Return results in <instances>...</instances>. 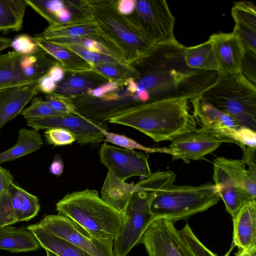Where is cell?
I'll use <instances>...</instances> for the list:
<instances>
[{"instance_id": "obj_1", "label": "cell", "mask_w": 256, "mask_h": 256, "mask_svg": "<svg viewBox=\"0 0 256 256\" xmlns=\"http://www.w3.org/2000/svg\"><path fill=\"white\" fill-rule=\"evenodd\" d=\"M186 46L176 38L154 46L138 62L142 70L138 86L148 92L150 101L188 100L200 96L212 84L218 72L189 68L184 58Z\"/></svg>"}, {"instance_id": "obj_2", "label": "cell", "mask_w": 256, "mask_h": 256, "mask_svg": "<svg viewBox=\"0 0 256 256\" xmlns=\"http://www.w3.org/2000/svg\"><path fill=\"white\" fill-rule=\"evenodd\" d=\"M108 121L132 128L156 142L172 141L198 128L190 112L188 100L182 98L140 104L111 117Z\"/></svg>"}, {"instance_id": "obj_3", "label": "cell", "mask_w": 256, "mask_h": 256, "mask_svg": "<svg viewBox=\"0 0 256 256\" xmlns=\"http://www.w3.org/2000/svg\"><path fill=\"white\" fill-rule=\"evenodd\" d=\"M176 174L172 170L158 171L135 184L122 214L120 232L114 240V256H127L156 218L151 204L160 190L174 184Z\"/></svg>"}, {"instance_id": "obj_4", "label": "cell", "mask_w": 256, "mask_h": 256, "mask_svg": "<svg viewBox=\"0 0 256 256\" xmlns=\"http://www.w3.org/2000/svg\"><path fill=\"white\" fill-rule=\"evenodd\" d=\"M82 2L102 32L118 48L126 64H137L156 46L130 16L118 12L116 0Z\"/></svg>"}, {"instance_id": "obj_5", "label": "cell", "mask_w": 256, "mask_h": 256, "mask_svg": "<svg viewBox=\"0 0 256 256\" xmlns=\"http://www.w3.org/2000/svg\"><path fill=\"white\" fill-rule=\"evenodd\" d=\"M56 210L102 240H114L121 230L122 214L95 190L68 194L57 202Z\"/></svg>"}, {"instance_id": "obj_6", "label": "cell", "mask_w": 256, "mask_h": 256, "mask_svg": "<svg viewBox=\"0 0 256 256\" xmlns=\"http://www.w3.org/2000/svg\"><path fill=\"white\" fill-rule=\"evenodd\" d=\"M200 98L240 126L256 131V86L240 74L218 73Z\"/></svg>"}, {"instance_id": "obj_7", "label": "cell", "mask_w": 256, "mask_h": 256, "mask_svg": "<svg viewBox=\"0 0 256 256\" xmlns=\"http://www.w3.org/2000/svg\"><path fill=\"white\" fill-rule=\"evenodd\" d=\"M220 198L214 184L198 186L172 184L157 192L151 210L156 220L165 218L176 222L206 211Z\"/></svg>"}, {"instance_id": "obj_8", "label": "cell", "mask_w": 256, "mask_h": 256, "mask_svg": "<svg viewBox=\"0 0 256 256\" xmlns=\"http://www.w3.org/2000/svg\"><path fill=\"white\" fill-rule=\"evenodd\" d=\"M175 223L162 218L149 226L140 242L149 256H217L199 240L188 224L178 230Z\"/></svg>"}, {"instance_id": "obj_9", "label": "cell", "mask_w": 256, "mask_h": 256, "mask_svg": "<svg viewBox=\"0 0 256 256\" xmlns=\"http://www.w3.org/2000/svg\"><path fill=\"white\" fill-rule=\"evenodd\" d=\"M59 64L40 49L23 55L12 50L0 54V88L38 82L54 65Z\"/></svg>"}, {"instance_id": "obj_10", "label": "cell", "mask_w": 256, "mask_h": 256, "mask_svg": "<svg viewBox=\"0 0 256 256\" xmlns=\"http://www.w3.org/2000/svg\"><path fill=\"white\" fill-rule=\"evenodd\" d=\"M40 228L84 250L92 256H114V240L98 238L70 218L47 214L38 223L27 226Z\"/></svg>"}, {"instance_id": "obj_11", "label": "cell", "mask_w": 256, "mask_h": 256, "mask_svg": "<svg viewBox=\"0 0 256 256\" xmlns=\"http://www.w3.org/2000/svg\"><path fill=\"white\" fill-rule=\"evenodd\" d=\"M129 16L155 45L175 38V18L164 0H136L135 10Z\"/></svg>"}, {"instance_id": "obj_12", "label": "cell", "mask_w": 256, "mask_h": 256, "mask_svg": "<svg viewBox=\"0 0 256 256\" xmlns=\"http://www.w3.org/2000/svg\"><path fill=\"white\" fill-rule=\"evenodd\" d=\"M101 163L116 179L126 180L133 176L144 178L152 174L148 156L135 150H127L104 143L99 150Z\"/></svg>"}, {"instance_id": "obj_13", "label": "cell", "mask_w": 256, "mask_h": 256, "mask_svg": "<svg viewBox=\"0 0 256 256\" xmlns=\"http://www.w3.org/2000/svg\"><path fill=\"white\" fill-rule=\"evenodd\" d=\"M198 126L195 131L239 146L240 126L235 120L202 100L200 96L190 100Z\"/></svg>"}, {"instance_id": "obj_14", "label": "cell", "mask_w": 256, "mask_h": 256, "mask_svg": "<svg viewBox=\"0 0 256 256\" xmlns=\"http://www.w3.org/2000/svg\"><path fill=\"white\" fill-rule=\"evenodd\" d=\"M28 126L38 130L60 128L73 134L80 145L96 146L104 140L106 125L98 120L72 114L26 120Z\"/></svg>"}, {"instance_id": "obj_15", "label": "cell", "mask_w": 256, "mask_h": 256, "mask_svg": "<svg viewBox=\"0 0 256 256\" xmlns=\"http://www.w3.org/2000/svg\"><path fill=\"white\" fill-rule=\"evenodd\" d=\"M36 36L46 40L61 38H90L98 42L126 62L118 48L102 32L91 15L67 22L49 26L42 33Z\"/></svg>"}, {"instance_id": "obj_16", "label": "cell", "mask_w": 256, "mask_h": 256, "mask_svg": "<svg viewBox=\"0 0 256 256\" xmlns=\"http://www.w3.org/2000/svg\"><path fill=\"white\" fill-rule=\"evenodd\" d=\"M213 170L216 186L242 188L256 198V170L248 168L242 159L218 157Z\"/></svg>"}, {"instance_id": "obj_17", "label": "cell", "mask_w": 256, "mask_h": 256, "mask_svg": "<svg viewBox=\"0 0 256 256\" xmlns=\"http://www.w3.org/2000/svg\"><path fill=\"white\" fill-rule=\"evenodd\" d=\"M222 143L212 136L194 131L177 136L171 141L168 148L172 152L173 160L180 159L188 164L192 160L204 159Z\"/></svg>"}, {"instance_id": "obj_18", "label": "cell", "mask_w": 256, "mask_h": 256, "mask_svg": "<svg viewBox=\"0 0 256 256\" xmlns=\"http://www.w3.org/2000/svg\"><path fill=\"white\" fill-rule=\"evenodd\" d=\"M211 42L219 66V74L240 73L244 50L238 38L232 32H219L211 35Z\"/></svg>"}, {"instance_id": "obj_19", "label": "cell", "mask_w": 256, "mask_h": 256, "mask_svg": "<svg viewBox=\"0 0 256 256\" xmlns=\"http://www.w3.org/2000/svg\"><path fill=\"white\" fill-rule=\"evenodd\" d=\"M38 82L0 88V130L37 94Z\"/></svg>"}, {"instance_id": "obj_20", "label": "cell", "mask_w": 256, "mask_h": 256, "mask_svg": "<svg viewBox=\"0 0 256 256\" xmlns=\"http://www.w3.org/2000/svg\"><path fill=\"white\" fill-rule=\"evenodd\" d=\"M232 220L234 244L239 250L256 247V199L241 208Z\"/></svg>"}, {"instance_id": "obj_21", "label": "cell", "mask_w": 256, "mask_h": 256, "mask_svg": "<svg viewBox=\"0 0 256 256\" xmlns=\"http://www.w3.org/2000/svg\"><path fill=\"white\" fill-rule=\"evenodd\" d=\"M108 82L93 70L81 72H66L64 78L57 84L54 94L66 98L86 94L88 89L94 88Z\"/></svg>"}, {"instance_id": "obj_22", "label": "cell", "mask_w": 256, "mask_h": 256, "mask_svg": "<svg viewBox=\"0 0 256 256\" xmlns=\"http://www.w3.org/2000/svg\"><path fill=\"white\" fill-rule=\"evenodd\" d=\"M40 247L33 233L24 226L8 225L0 227V250L20 253L35 251Z\"/></svg>"}, {"instance_id": "obj_23", "label": "cell", "mask_w": 256, "mask_h": 256, "mask_svg": "<svg viewBox=\"0 0 256 256\" xmlns=\"http://www.w3.org/2000/svg\"><path fill=\"white\" fill-rule=\"evenodd\" d=\"M32 38L39 47L56 60L66 72L92 70V66L87 62L72 51L42 39L36 35Z\"/></svg>"}, {"instance_id": "obj_24", "label": "cell", "mask_w": 256, "mask_h": 256, "mask_svg": "<svg viewBox=\"0 0 256 256\" xmlns=\"http://www.w3.org/2000/svg\"><path fill=\"white\" fill-rule=\"evenodd\" d=\"M184 58L186 64L191 68L219 72L217 58L209 39L198 45L186 47Z\"/></svg>"}, {"instance_id": "obj_25", "label": "cell", "mask_w": 256, "mask_h": 256, "mask_svg": "<svg viewBox=\"0 0 256 256\" xmlns=\"http://www.w3.org/2000/svg\"><path fill=\"white\" fill-rule=\"evenodd\" d=\"M134 186L135 184L116 179L108 172L101 190L100 197L122 214Z\"/></svg>"}, {"instance_id": "obj_26", "label": "cell", "mask_w": 256, "mask_h": 256, "mask_svg": "<svg viewBox=\"0 0 256 256\" xmlns=\"http://www.w3.org/2000/svg\"><path fill=\"white\" fill-rule=\"evenodd\" d=\"M18 134L16 144L0 153V165L36 151L43 144L39 131L36 129L22 128L18 130Z\"/></svg>"}, {"instance_id": "obj_27", "label": "cell", "mask_w": 256, "mask_h": 256, "mask_svg": "<svg viewBox=\"0 0 256 256\" xmlns=\"http://www.w3.org/2000/svg\"><path fill=\"white\" fill-rule=\"evenodd\" d=\"M8 190L11 196L18 222L28 221L38 214L40 204L37 196L13 182L9 184Z\"/></svg>"}, {"instance_id": "obj_28", "label": "cell", "mask_w": 256, "mask_h": 256, "mask_svg": "<svg viewBox=\"0 0 256 256\" xmlns=\"http://www.w3.org/2000/svg\"><path fill=\"white\" fill-rule=\"evenodd\" d=\"M26 228L33 233L42 248L58 256H92L84 250L41 228L28 226Z\"/></svg>"}, {"instance_id": "obj_29", "label": "cell", "mask_w": 256, "mask_h": 256, "mask_svg": "<svg viewBox=\"0 0 256 256\" xmlns=\"http://www.w3.org/2000/svg\"><path fill=\"white\" fill-rule=\"evenodd\" d=\"M27 6L25 0H0V32L20 30Z\"/></svg>"}, {"instance_id": "obj_30", "label": "cell", "mask_w": 256, "mask_h": 256, "mask_svg": "<svg viewBox=\"0 0 256 256\" xmlns=\"http://www.w3.org/2000/svg\"><path fill=\"white\" fill-rule=\"evenodd\" d=\"M92 70L108 81L122 83L128 78L138 80L140 77V72L133 65L122 62L98 64H94Z\"/></svg>"}, {"instance_id": "obj_31", "label": "cell", "mask_w": 256, "mask_h": 256, "mask_svg": "<svg viewBox=\"0 0 256 256\" xmlns=\"http://www.w3.org/2000/svg\"><path fill=\"white\" fill-rule=\"evenodd\" d=\"M216 188L224 202L226 212L232 218L244 205L256 199L242 188L224 186H216Z\"/></svg>"}, {"instance_id": "obj_32", "label": "cell", "mask_w": 256, "mask_h": 256, "mask_svg": "<svg viewBox=\"0 0 256 256\" xmlns=\"http://www.w3.org/2000/svg\"><path fill=\"white\" fill-rule=\"evenodd\" d=\"M104 137V141L124 148L130 150H138L146 153L160 152L172 154V152L168 148H151L144 146L136 140L124 135L108 132L105 129L102 130Z\"/></svg>"}, {"instance_id": "obj_33", "label": "cell", "mask_w": 256, "mask_h": 256, "mask_svg": "<svg viewBox=\"0 0 256 256\" xmlns=\"http://www.w3.org/2000/svg\"><path fill=\"white\" fill-rule=\"evenodd\" d=\"M48 41L58 45L74 44L78 46L92 52L114 56L124 62L98 42L90 38L84 37L61 38H54Z\"/></svg>"}, {"instance_id": "obj_34", "label": "cell", "mask_w": 256, "mask_h": 256, "mask_svg": "<svg viewBox=\"0 0 256 256\" xmlns=\"http://www.w3.org/2000/svg\"><path fill=\"white\" fill-rule=\"evenodd\" d=\"M232 16L234 22H240L256 31V8L250 2H234Z\"/></svg>"}, {"instance_id": "obj_35", "label": "cell", "mask_w": 256, "mask_h": 256, "mask_svg": "<svg viewBox=\"0 0 256 256\" xmlns=\"http://www.w3.org/2000/svg\"><path fill=\"white\" fill-rule=\"evenodd\" d=\"M20 114L26 120L65 115L54 110L44 100L39 97H34L30 106L24 109Z\"/></svg>"}, {"instance_id": "obj_36", "label": "cell", "mask_w": 256, "mask_h": 256, "mask_svg": "<svg viewBox=\"0 0 256 256\" xmlns=\"http://www.w3.org/2000/svg\"><path fill=\"white\" fill-rule=\"evenodd\" d=\"M60 46L66 48L80 56L92 66V69L94 64H98L114 62L124 63L122 60H118L114 56L104 54L92 52L78 46L74 44H63Z\"/></svg>"}, {"instance_id": "obj_37", "label": "cell", "mask_w": 256, "mask_h": 256, "mask_svg": "<svg viewBox=\"0 0 256 256\" xmlns=\"http://www.w3.org/2000/svg\"><path fill=\"white\" fill-rule=\"evenodd\" d=\"M44 100L55 111L64 114L82 115L69 98L56 94L46 96Z\"/></svg>"}, {"instance_id": "obj_38", "label": "cell", "mask_w": 256, "mask_h": 256, "mask_svg": "<svg viewBox=\"0 0 256 256\" xmlns=\"http://www.w3.org/2000/svg\"><path fill=\"white\" fill-rule=\"evenodd\" d=\"M232 32L240 40L244 50L256 53V31L240 22H234Z\"/></svg>"}, {"instance_id": "obj_39", "label": "cell", "mask_w": 256, "mask_h": 256, "mask_svg": "<svg viewBox=\"0 0 256 256\" xmlns=\"http://www.w3.org/2000/svg\"><path fill=\"white\" fill-rule=\"evenodd\" d=\"M18 222L8 188L0 196V227L13 224Z\"/></svg>"}, {"instance_id": "obj_40", "label": "cell", "mask_w": 256, "mask_h": 256, "mask_svg": "<svg viewBox=\"0 0 256 256\" xmlns=\"http://www.w3.org/2000/svg\"><path fill=\"white\" fill-rule=\"evenodd\" d=\"M47 142L54 146H64L76 141L74 135L62 128H55L48 129L44 132Z\"/></svg>"}, {"instance_id": "obj_41", "label": "cell", "mask_w": 256, "mask_h": 256, "mask_svg": "<svg viewBox=\"0 0 256 256\" xmlns=\"http://www.w3.org/2000/svg\"><path fill=\"white\" fill-rule=\"evenodd\" d=\"M10 47L14 52L23 55L34 54L41 49L32 37L26 34L18 35L12 40Z\"/></svg>"}, {"instance_id": "obj_42", "label": "cell", "mask_w": 256, "mask_h": 256, "mask_svg": "<svg viewBox=\"0 0 256 256\" xmlns=\"http://www.w3.org/2000/svg\"><path fill=\"white\" fill-rule=\"evenodd\" d=\"M251 83L256 84V53L244 50L240 73Z\"/></svg>"}, {"instance_id": "obj_43", "label": "cell", "mask_w": 256, "mask_h": 256, "mask_svg": "<svg viewBox=\"0 0 256 256\" xmlns=\"http://www.w3.org/2000/svg\"><path fill=\"white\" fill-rule=\"evenodd\" d=\"M56 85L57 84L46 74L38 82V91L46 95L50 94L54 92Z\"/></svg>"}, {"instance_id": "obj_44", "label": "cell", "mask_w": 256, "mask_h": 256, "mask_svg": "<svg viewBox=\"0 0 256 256\" xmlns=\"http://www.w3.org/2000/svg\"><path fill=\"white\" fill-rule=\"evenodd\" d=\"M136 0H116V8L118 12L124 16L132 14L136 8Z\"/></svg>"}, {"instance_id": "obj_45", "label": "cell", "mask_w": 256, "mask_h": 256, "mask_svg": "<svg viewBox=\"0 0 256 256\" xmlns=\"http://www.w3.org/2000/svg\"><path fill=\"white\" fill-rule=\"evenodd\" d=\"M14 177L9 170L0 166V196L8 188L9 184L13 182Z\"/></svg>"}, {"instance_id": "obj_46", "label": "cell", "mask_w": 256, "mask_h": 256, "mask_svg": "<svg viewBox=\"0 0 256 256\" xmlns=\"http://www.w3.org/2000/svg\"><path fill=\"white\" fill-rule=\"evenodd\" d=\"M46 74L56 84L60 82L64 78L66 71L59 64L52 66Z\"/></svg>"}, {"instance_id": "obj_47", "label": "cell", "mask_w": 256, "mask_h": 256, "mask_svg": "<svg viewBox=\"0 0 256 256\" xmlns=\"http://www.w3.org/2000/svg\"><path fill=\"white\" fill-rule=\"evenodd\" d=\"M64 164L60 156L56 154L49 168L50 172L53 175L60 176L64 170Z\"/></svg>"}, {"instance_id": "obj_48", "label": "cell", "mask_w": 256, "mask_h": 256, "mask_svg": "<svg viewBox=\"0 0 256 256\" xmlns=\"http://www.w3.org/2000/svg\"><path fill=\"white\" fill-rule=\"evenodd\" d=\"M124 84L126 89L132 94L136 92L138 87V84L136 80L132 78H128L124 82Z\"/></svg>"}, {"instance_id": "obj_49", "label": "cell", "mask_w": 256, "mask_h": 256, "mask_svg": "<svg viewBox=\"0 0 256 256\" xmlns=\"http://www.w3.org/2000/svg\"><path fill=\"white\" fill-rule=\"evenodd\" d=\"M12 39L0 36V54L4 50L10 47Z\"/></svg>"}, {"instance_id": "obj_50", "label": "cell", "mask_w": 256, "mask_h": 256, "mask_svg": "<svg viewBox=\"0 0 256 256\" xmlns=\"http://www.w3.org/2000/svg\"><path fill=\"white\" fill-rule=\"evenodd\" d=\"M235 256H256V247L247 250H239Z\"/></svg>"}, {"instance_id": "obj_51", "label": "cell", "mask_w": 256, "mask_h": 256, "mask_svg": "<svg viewBox=\"0 0 256 256\" xmlns=\"http://www.w3.org/2000/svg\"><path fill=\"white\" fill-rule=\"evenodd\" d=\"M45 250L46 251V256H58L56 254H54V253H53L49 250Z\"/></svg>"}]
</instances>
